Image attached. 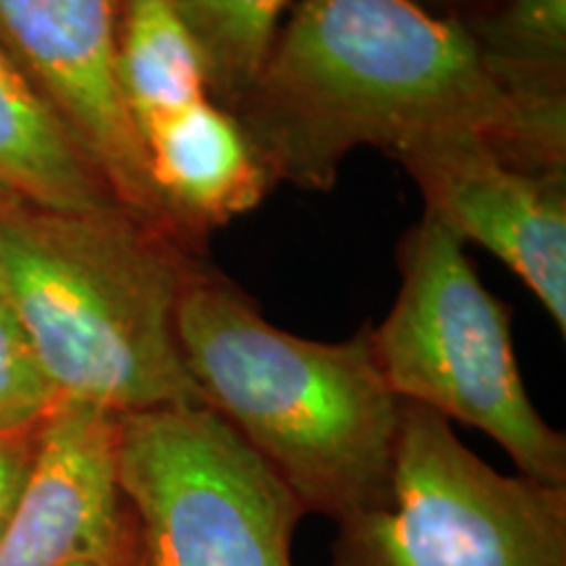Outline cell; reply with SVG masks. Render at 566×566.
Wrapping results in <instances>:
<instances>
[{"instance_id":"obj_16","label":"cell","mask_w":566,"mask_h":566,"mask_svg":"<svg viewBox=\"0 0 566 566\" xmlns=\"http://www.w3.org/2000/svg\"><path fill=\"white\" fill-rule=\"evenodd\" d=\"M38 428L21 430V433L0 436V535L9 525L13 506H17L24 480L38 449Z\"/></svg>"},{"instance_id":"obj_1","label":"cell","mask_w":566,"mask_h":566,"mask_svg":"<svg viewBox=\"0 0 566 566\" xmlns=\"http://www.w3.org/2000/svg\"><path fill=\"white\" fill-rule=\"evenodd\" d=\"M268 179L325 192L357 147L470 129L516 166L566 174V108L514 95L462 19L412 0H300L231 111Z\"/></svg>"},{"instance_id":"obj_8","label":"cell","mask_w":566,"mask_h":566,"mask_svg":"<svg viewBox=\"0 0 566 566\" xmlns=\"http://www.w3.org/2000/svg\"><path fill=\"white\" fill-rule=\"evenodd\" d=\"M388 155L412 176L424 212L495 254L566 334V174L516 166L470 129L417 134Z\"/></svg>"},{"instance_id":"obj_5","label":"cell","mask_w":566,"mask_h":566,"mask_svg":"<svg viewBox=\"0 0 566 566\" xmlns=\"http://www.w3.org/2000/svg\"><path fill=\"white\" fill-rule=\"evenodd\" d=\"M331 566H566V488L501 475L401 401L388 501L338 522Z\"/></svg>"},{"instance_id":"obj_2","label":"cell","mask_w":566,"mask_h":566,"mask_svg":"<svg viewBox=\"0 0 566 566\" xmlns=\"http://www.w3.org/2000/svg\"><path fill=\"white\" fill-rule=\"evenodd\" d=\"M200 254L124 208L0 202L3 302L61 399L124 417L208 407L176 315Z\"/></svg>"},{"instance_id":"obj_7","label":"cell","mask_w":566,"mask_h":566,"mask_svg":"<svg viewBox=\"0 0 566 566\" xmlns=\"http://www.w3.org/2000/svg\"><path fill=\"white\" fill-rule=\"evenodd\" d=\"M122 9L124 0H0V45L61 118L116 202L189 247L163 208L118 90Z\"/></svg>"},{"instance_id":"obj_10","label":"cell","mask_w":566,"mask_h":566,"mask_svg":"<svg viewBox=\"0 0 566 566\" xmlns=\"http://www.w3.org/2000/svg\"><path fill=\"white\" fill-rule=\"evenodd\" d=\"M139 142L174 229L200 254L208 231L258 208L273 189L242 126L210 97L160 116Z\"/></svg>"},{"instance_id":"obj_17","label":"cell","mask_w":566,"mask_h":566,"mask_svg":"<svg viewBox=\"0 0 566 566\" xmlns=\"http://www.w3.org/2000/svg\"><path fill=\"white\" fill-rule=\"evenodd\" d=\"M420 9L436 13V17H449V19H467L470 13L485 9L493 0H412Z\"/></svg>"},{"instance_id":"obj_6","label":"cell","mask_w":566,"mask_h":566,"mask_svg":"<svg viewBox=\"0 0 566 566\" xmlns=\"http://www.w3.org/2000/svg\"><path fill=\"white\" fill-rule=\"evenodd\" d=\"M118 480L139 566H292V488L216 409L118 417Z\"/></svg>"},{"instance_id":"obj_15","label":"cell","mask_w":566,"mask_h":566,"mask_svg":"<svg viewBox=\"0 0 566 566\" xmlns=\"http://www.w3.org/2000/svg\"><path fill=\"white\" fill-rule=\"evenodd\" d=\"M59 399L11 310L0 304V436L38 428Z\"/></svg>"},{"instance_id":"obj_11","label":"cell","mask_w":566,"mask_h":566,"mask_svg":"<svg viewBox=\"0 0 566 566\" xmlns=\"http://www.w3.org/2000/svg\"><path fill=\"white\" fill-rule=\"evenodd\" d=\"M0 202L53 212L122 208L66 126L0 45Z\"/></svg>"},{"instance_id":"obj_14","label":"cell","mask_w":566,"mask_h":566,"mask_svg":"<svg viewBox=\"0 0 566 566\" xmlns=\"http://www.w3.org/2000/svg\"><path fill=\"white\" fill-rule=\"evenodd\" d=\"M202 55L208 95L233 111L271 51L286 0H166Z\"/></svg>"},{"instance_id":"obj_19","label":"cell","mask_w":566,"mask_h":566,"mask_svg":"<svg viewBox=\"0 0 566 566\" xmlns=\"http://www.w3.org/2000/svg\"><path fill=\"white\" fill-rule=\"evenodd\" d=\"M0 304H6L3 302V281H0Z\"/></svg>"},{"instance_id":"obj_4","label":"cell","mask_w":566,"mask_h":566,"mask_svg":"<svg viewBox=\"0 0 566 566\" xmlns=\"http://www.w3.org/2000/svg\"><path fill=\"white\" fill-rule=\"evenodd\" d=\"M401 289L370 328L396 399L483 430L520 475L566 488V438L530 399L512 342V313L480 281L454 231L424 216L399 242Z\"/></svg>"},{"instance_id":"obj_12","label":"cell","mask_w":566,"mask_h":566,"mask_svg":"<svg viewBox=\"0 0 566 566\" xmlns=\"http://www.w3.org/2000/svg\"><path fill=\"white\" fill-rule=\"evenodd\" d=\"M116 76L139 132L208 95L202 55L166 0H124Z\"/></svg>"},{"instance_id":"obj_18","label":"cell","mask_w":566,"mask_h":566,"mask_svg":"<svg viewBox=\"0 0 566 566\" xmlns=\"http://www.w3.org/2000/svg\"><path fill=\"white\" fill-rule=\"evenodd\" d=\"M74 566H139V551L129 558H118V562H84Z\"/></svg>"},{"instance_id":"obj_3","label":"cell","mask_w":566,"mask_h":566,"mask_svg":"<svg viewBox=\"0 0 566 566\" xmlns=\"http://www.w3.org/2000/svg\"><path fill=\"white\" fill-rule=\"evenodd\" d=\"M176 334L208 407L279 472L304 512L344 522L386 504L401 399L380 373L370 325L346 342L294 336L200 263L184 286Z\"/></svg>"},{"instance_id":"obj_13","label":"cell","mask_w":566,"mask_h":566,"mask_svg":"<svg viewBox=\"0 0 566 566\" xmlns=\"http://www.w3.org/2000/svg\"><path fill=\"white\" fill-rule=\"evenodd\" d=\"M462 24L506 90L566 108V0H493Z\"/></svg>"},{"instance_id":"obj_9","label":"cell","mask_w":566,"mask_h":566,"mask_svg":"<svg viewBox=\"0 0 566 566\" xmlns=\"http://www.w3.org/2000/svg\"><path fill=\"white\" fill-rule=\"evenodd\" d=\"M137 554V527L118 480V415L59 399L9 525L0 566H74Z\"/></svg>"}]
</instances>
